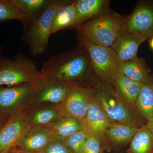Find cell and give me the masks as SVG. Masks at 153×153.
<instances>
[{
    "mask_svg": "<svg viewBox=\"0 0 153 153\" xmlns=\"http://www.w3.org/2000/svg\"><path fill=\"white\" fill-rule=\"evenodd\" d=\"M94 71L86 49L78 47L70 52L52 56L43 64L41 70L44 81L67 82L83 85Z\"/></svg>",
    "mask_w": 153,
    "mask_h": 153,
    "instance_id": "cell-1",
    "label": "cell"
},
{
    "mask_svg": "<svg viewBox=\"0 0 153 153\" xmlns=\"http://www.w3.org/2000/svg\"><path fill=\"white\" fill-rule=\"evenodd\" d=\"M45 82L35 60L19 53L11 60L0 58V86L10 87L31 82Z\"/></svg>",
    "mask_w": 153,
    "mask_h": 153,
    "instance_id": "cell-2",
    "label": "cell"
},
{
    "mask_svg": "<svg viewBox=\"0 0 153 153\" xmlns=\"http://www.w3.org/2000/svg\"><path fill=\"white\" fill-rule=\"evenodd\" d=\"M124 19L116 13L107 12L78 25L76 28L77 33L91 43L111 47L121 30Z\"/></svg>",
    "mask_w": 153,
    "mask_h": 153,
    "instance_id": "cell-3",
    "label": "cell"
},
{
    "mask_svg": "<svg viewBox=\"0 0 153 153\" xmlns=\"http://www.w3.org/2000/svg\"><path fill=\"white\" fill-rule=\"evenodd\" d=\"M94 98L107 115L117 123L130 124L140 127L143 118L136 107L126 102L108 86H100L94 91Z\"/></svg>",
    "mask_w": 153,
    "mask_h": 153,
    "instance_id": "cell-4",
    "label": "cell"
},
{
    "mask_svg": "<svg viewBox=\"0 0 153 153\" xmlns=\"http://www.w3.org/2000/svg\"><path fill=\"white\" fill-rule=\"evenodd\" d=\"M71 1L52 0L42 15L25 32L24 39L29 45L30 54L34 57L47 50L51 36V25L55 14L60 6Z\"/></svg>",
    "mask_w": 153,
    "mask_h": 153,
    "instance_id": "cell-5",
    "label": "cell"
},
{
    "mask_svg": "<svg viewBox=\"0 0 153 153\" xmlns=\"http://www.w3.org/2000/svg\"><path fill=\"white\" fill-rule=\"evenodd\" d=\"M76 37L78 44L88 53L94 72L105 82L111 83L121 63L116 54L111 47L94 44L79 33Z\"/></svg>",
    "mask_w": 153,
    "mask_h": 153,
    "instance_id": "cell-6",
    "label": "cell"
},
{
    "mask_svg": "<svg viewBox=\"0 0 153 153\" xmlns=\"http://www.w3.org/2000/svg\"><path fill=\"white\" fill-rule=\"evenodd\" d=\"M44 82L23 83L10 87L0 86V111L12 116L27 109Z\"/></svg>",
    "mask_w": 153,
    "mask_h": 153,
    "instance_id": "cell-7",
    "label": "cell"
},
{
    "mask_svg": "<svg viewBox=\"0 0 153 153\" xmlns=\"http://www.w3.org/2000/svg\"><path fill=\"white\" fill-rule=\"evenodd\" d=\"M94 91L89 87L71 83L66 98L56 106L61 117L73 118L81 121L86 114Z\"/></svg>",
    "mask_w": 153,
    "mask_h": 153,
    "instance_id": "cell-8",
    "label": "cell"
},
{
    "mask_svg": "<svg viewBox=\"0 0 153 153\" xmlns=\"http://www.w3.org/2000/svg\"><path fill=\"white\" fill-rule=\"evenodd\" d=\"M121 30L147 39L153 36V1L138 3L130 16L124 18Z\"/></svg>",
    "mask_w": 153,
    "mask_h": 153,
    "instance_id": "cell-9",
    "label": "cell"
},
{
    "mask_svg": "<svg viewBox=\"0 0 153 153\" xmlns=\"http://www.w3.org/2000/svg\"><path fill=\"white\" fill-rule=\"evenodd\" d=\"M27 109L11 116L0 131V151L16 148L32 127L28 120Z\"/></svg>",
    "mask_w": 153,
    "mask_h": 153,
    "instance_id": "cell-10",
    "label": "cell"
},
{
    "mask_svg": "<svg viewBox=\"0 0 153 153\" xmlns=\"http://www.w3.org/2000/svg\"><path fill=\"white\" fill-rule=\"evenodd\" d=\"M94 94L91 99L85 117L81 121V126L82 130L88 135L97 137L103 145L105 130L108 127L116 122L107 115L96 101Z\"/></svg>",
    "mask_w": 153,
    "mask_h": 153,
    "instance_id": "cell-11",
    "label": "cell"
},
{
    "mask_svg": "<svg viewBox=\"0 0 153 153\" xmlns=\"http://www.w3.org/2000/svg\"><path fill=\"white\" fill-rule=\"evenodd\" d=\"M71 86V83L67 82L45 81L34 96L31 106L46 104L57 106L64 101Z\"/></svg>",
    "mask_w": 153,
    "mask_h": 153,
    "instance_id": "cell-12",
    "label": "cell"
},
{
    "mask_svg": "<svg viewBox=\"0 0 153 153\" xmlns=\"http://www.w3.org/2000/svg\"><path fill=\"white\" fill-rule=\"evenodd\" d=\"M147 39L140 35L121 30L111 48L122 63L137 57L139 47Z\"/></svg>",
    "mask_w": 153,
    "mask_h": 153,
    "instance_id": "cell-13",
    "label": "cell"
},
{
    "mask_svg": "<svg viewBox=\"0 0 153 153\" xmlns=\"http://www.w3.org/2000/svg\"><path fill=\"white\" fill-rule=\"evenodd\" d=\"M53 137L47 127L32 126L19 142L16 149L29 153H41Z\"/></svg>",
    "mask_w": 153,
    "mask_h": 153,
    "instance_id": "cell-14",
    "label": "cell"
},
{
    "mask_svg": "<svg viewBox=\"0 0 153 153\" xmlns=\"http://www.w3.org/2000/svg\"><path fill=\"white\" fill-rule=\"evenodd\" d=\"M139 128L134 125L117 123H115L112 125L109 126L105 132L103 146L105 138L108 139L105 144V150L106 142H108L107 146V150L109 143L108 151L112 148L120 149L128 144L130 142L134 135Z\"/></svg>",
    "mask_w": 153,
    "mask_h": 153,
    "instance_id": "cell-15",
    "label": "cell"
},
{
    "mask_svg": "<svg viewBox=\"0 0 153 153\" xmlns=\"http://www.w3.org/2000/svg\"><path fill=\"white\" fill-rule=\"evenodd\" d=\"M109 3L107 0L75 1L76 19L73 28L106 13Z\"/></svg>",
    "mask_w": 153,
    "mask_h": 153,
    "instance_id": "cell-16",
    "label": "cell"
},
{
    "mask_svg": "<svg viewBox=\"0 0 153 153\" xmlns=\"http://www.w3.org/2000/svg\"><path fill=\"white\" fill-rule=\"evenodd\" d=\"M11 3L26 16L22 22L25 32L46 10L52 0H10Z\"/></svg>",
    "mask_w": 153,
    "mask_h": 153,
    "instance_id": "cell-17",
    "label": "cell"
},
{
    "mask_svg": "<svg viewBox=\"0 0 153 153\" xmlns=\"http://www.w3.org/2000/svg\"><path fill=\"white\" fill-rule=\"evenodd\" d=\"M27 116L32 126H47L61 117L56 106L46 104L30 106L27 109Z\"/></svg>",
    "mask_w": 153,
    "mask_h": 153,
    "instance_id": "cell-18",
    "label": "cell"
},
{
    "mask_svg": "<svg viewBox=\"0 0 153 153\" xmlns=\"http://www.w3.org/2000/svg\"><path fill=\"white\" fill-rule=\"evenodd\" d=\"M111 83L121 98L132 106L136 107L141 84L129 79L120 71L115 76Z\"/></svg>",
    "mask_w": 153,
    "mask_h": 153,
    "instance_id": "cell-19",
    "label": "cell"
},
{
    "mask_svg": "<svg viewBox=\"0 0 153 153\" xmlns=\"http://www.w3.org/2000/svg\"><path fill=\"white\" fill-rule=\"evenodd\" d=\"M120 71L133 81L142 84L150 76L151 69L145 60L137 57L122 62Z\"/></svg>",
    "mask_w": 153,
    "mask_h": 153,
    "instance_id": "cell-20",
    "label": "cell"
},
{
    "mask_svg": "<svg viewBox=\"0 0 153 153\" xmlns=\"http://www.w3.org/2000/svg\"><path fill=\"white\" fill-rule=\"evenodd\" d=\"M135 106L142 117L149 121L153 117V74L142 84Z\"/></svg>",
    "mask_w": 153,
    "mask_h": 153,
    "instance_id": "cell-21",
    "label": "cell"
},
{
    "mask_svg": "<svg viewBox=\"0 0 153 153\" xmlns=\"http://www.w3.org/2000/svg\"><path fill=\"white\" fill-rule=\"evenodd\" d=\"M76 19L75 1L60 6L52 21L51 34L63 29L73 28Z\"/></svg>",
    "mask_w": 153,
    "mask_h": 153,
    "instance_id": "cell-22",
    "label": "cell"
},
{
    "mask_svg": "<svg viewBox=\"0 0 153 153\" xmlns=\"http://www.w3.org/2000/svg\"><path fill=\"white\" fill-rule=\"evenodd\" d=\"M46 127L52 131L53 137L63 141L82 130L80 121L69 117H61Z\"/></svg>",
    "mask_w": 153,
    "mask_h": 153,
    "instance_id": "cell-23",
    "label": "cell"
},
{
    "mask_svg": "<svg viewBox=\"0 0 153 153\" xmlns=\"http://www.w3.org/2000/svg\"><path fill=\"white\" fill-rule=\"evenodd\" d=\"M128 153H153V132L143 125L131 141Z\"/></svg>",
    "mask_w": 153,
    "mask_h": 153,
    "instance_id": "cell-24",
    "label": "cell"
},
{
    "mask_svg": "<svg viewBox=\"0 0 153 153\" xmlns=\"http://www.w3.org/2000/svg\"><path fill=\"white\" fill-rule=\"evenodd\" d=\"M26 16L11 3L10 0H0V23L17 20L23 22Z\"/></svg>",
    "mask_w": 153,
    "mask_h": 153,
    "instance_id": "cell-25",
    "label": "cell"
},
{
    "mask_svg": "<svg viewBox=\"0 0 153 153\" xmlns=\"http://www.w3.org/2000/svg\"><path fill=\"white\" fill-rule=\"evenodd\" d=\"M87 136V134L82 130L64 141L71 153H82Z\"/></svg>",
    "mask_w": 153,
    "mask_h": 153,
    "instance_id": "cell-26",
    "label": "cell"
},
{
    "mask_svg": "<svg viewBox=\"0 0 153 153\" xmlns=\"http://www.w3.org/2000/svg\"><path fill=\"white\" fill-rule=\"evenodd\" d=\"M63 140L53 137L41 153H71Z\"/></svg>",
    "mask_w": 153,
    "mask_h": 153,
    "instance_id": "cell-27",
    "label": "cell"
},
{
    "mask_svg": "<svg viewBox=\"0 0 153 153\" xmlns=\"http://www.w3.org/2000/svg\"><path fill=\"white\" fill-rule=\"evenodd\" d=\"M104 148L100 139L92 135H88L82 153H103Z\"/></svg>",
    "mask_w": 153,
    "mask_h": 153,
    "instance_id": "cell-28",
    "label": "cell"
},
{
    "mask_svg": "<svg viewBox=\"0 0 153 153\" xmlns=\"http://www.w3.org/2000/svg\"><path fill=\"white\" fill-rule=\"evenodd\" d=\"M10 117L0 111V131L7 123Z\"/></svg>",
    "mask_w": 153,
    "mask_h": 153,
    "instance_id": "cell-29",
    "label": "cell"
},
{
    "mask_svg": "<svg viewBox=\"0 0 153 153\" xmlns=\"http://www.w3.org/2000/svg\"><path fill=\"white\" fill-rule=\"evenodd\" d=\"M146 125L153 132V117L147 123Z\"/></svg>",
    "mask_w": 153,
    "mask_h": 153,
    "instance_id": "cell-30",
    "label": "cell"
},
{
    "mask_svg": "<svg viewBox=\"0 0 153 153\" xmlns=\"http://www.w3.org/2000/svg\"><path fill=\"white\" fill-rule=\"evenodd\" d=\"M4 48L3 46L0 45V58L3 56V52L4 50Z\"/></svg>",
    "mask_w": 153,
    "mask_h": 153,
    "instance_id": "cell-31",
    "label": "cell"
},
{
    "mask_svg": "<svg viewBox=\"0 0 153 153\" xmlns=\"http://www.w3.org/2000/svg\"><path fill=\"white\" fill-rule=\"evenodd\" d=\"M149 43L150 46L151 48L153 50V36L149 40Z\"/></svg>",
    "mask_w": 153,
    "mask_h": 153,
    "instance_id": "cell-32",
    "label": "cell"
},
{
    "mask_svg": "<svg viewBox=\"0 0 153 153\" xmlns=\"http://www.w3.org/2000/svg\"><path fill=\"white\" fill-rule=\"evenodd\" d=\"M13 149H12L7 150L5 151H0V153H12Z\"/></svg>",
    "mask_w": 153,
    "mask_h": 153,
    "instance_id": "cell-33",
    "label": "cell"
},
{
    "mask_svg": "<svg viewBox=\"0 0 153 153\" xmlns=\"http://www.w3.org/2000/svg\"><path fill=\"white\" fill-rule=\"evenodd\" d=\"M16 150H17V152H18V153H29L25 152H22V151H19V150L17 149H16Z\"/></svg>",
    "mask_w": 153,
    "mask_h": 153,
    "instance_id": "cell-34",
    "label": "cell"
},
{
    "mask_svg": "<svg viewBox=\"0 0 153 153\" xmlns=\"http://www.w3.org/2000/svg\"><path fill=\"white\" fill-rule=\"evenodd\" d=\"M12 153H18L17 152L16 149H14L13 150V152H12Z\"/></svg>",
    "mask_w": 153,
    "mask_h": 153,
    "instance_id": "cell-35",
    "label": "cell"
},
{
    "mask_svg": "<svg viewBox=\"0 0 153 153\" xmlns=\"http://www.w3.org/2000/svg\"></svg>",
    "mask_w": 153,
    "mask_h": 153,
    "instance_id": "cell-36",
    "label": "cell"
}]
</instances>
